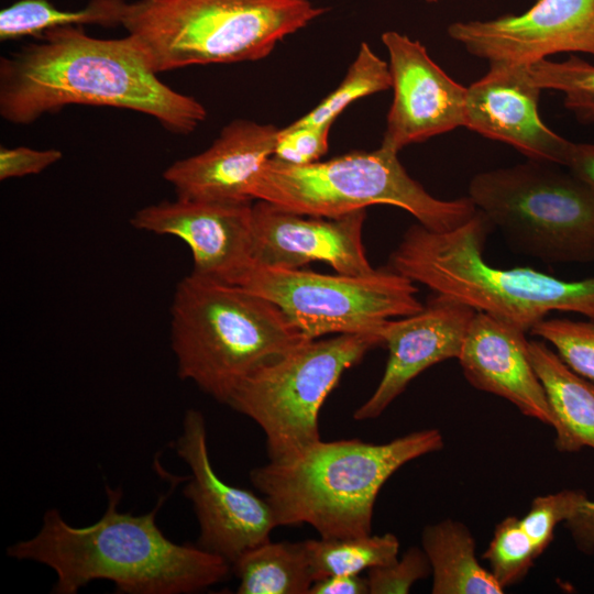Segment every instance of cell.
I'll list each match as a JSON object with an SVG mask.
<instances>
[{"instance_id":"obj_1","label":"cell","mask_w":594,"mask_h":594,"mask_svg":"<svg viewBox=\"0 0 594 594\" xmlns=\"http://www.w3.org/2000/svg\"><path fill=\"white\" fill-rule=\"evenodd\" d=\"M40 40L0 58V114L8 122L30 124L69 105L101 106L138 111L188 134L207 117L197 99L158 79L129 34L97 38L65 26Z\"/></svg>"},{"instance_id":"obj_2","label":"cell","mask_w":594,"mask_h":594,"mask_svg":"<svg viewBox=\"0 0 594 594\" xmlns=\"http://www.w3.org/2000/svg\"><path fill=\"white\" fill-rule=\"evenodd\" d=\"M103 516L86 527L66 522L56 509L45 513L40 531L7 549L8 556L50 566L56 594H75L95 580H108L120 593L184 594L226 580L231 564L193 544H178L156 525L161 498L150 513L120 512V488L106 486Z\"/></svg>"},{"instance_id":"obj_3","label":"cell","mask_w":594,"mask_h":594,"mask_svg":"<svg viewBox=\"0 0 594 594\" xmlns=\"http://www.w3.org/2000/svg\"><path fill=\"white\" fill-rule=\"evenodd\" d=\"M439 430L414 431L386 443L322 441L250 472L278 526L307 524L321 538L371 535L374 505L385 482L404 464L440 450Z\"/></svg>"},{"instance_id":"obj_4","label":"cell","mask_w":594,"mask_h":594,"mask_svg":"<svg viewBox=\"0 0 594 594\" xmlns=\"http://www.w3.org/2000/svg\"><path fill=\"white\" fill-rule=\"evenodd\" d=\"M493 229L480 210L444 232L414 224L391 253L387 267L525 332L551 311L594 319V276L564 280L530 267L491 266L484 246Z\"/></svg>"},{"instance_id":"obj_5","label":"cell","mask_w":594,"mask_h":594,"mask_svg":"<svg viewBox=\"0 0 594 594\" xmlns=\"http://www.w3.org/2000/svg\"><path fill=\"white\" fill-rule=\"evenodd\" d=\"M272 301L191 273L170 305V343L182 380L227 404L260 366L308 341Z\"/></svg>"},{"instance_id":"obj_6","label":"cell","mask_w":594,"mask_h":594,"mask_svg":"<svg viewBox=\"0 0 594 594\" xmlns=\"http://www.w3.org/2000/svg\"><path fill=\"white\" fill-rule=\"evenodd\" d=\"M323 12L308 0H138L122 26L158 74L264 58Z\"/></svg>"},{"instance_id":"obj_7","label":"cell","mask_w":594,"mask_h":594,"mask_svg":"<svg viewBox=\"0 0 594 594\" xmlns=\"http://www.w3.org/2000/svg\"><path fill=\"white\" fill-rule=\"evenodd\" d=\"M397 154L381 146L306 165L271 157L257 174L251 197L296 213L327 218L371 205H392L436 232L458 228L476 213L469 196L452 200L431 196L408 175Z\"/></svg>"},{"instance_id":"obj_8","label":"cell","mask_w":594,"mask_h":594,"mask_svg":"<svg viewBox=\"0 0 594 594\" xmlns=\"http://www.w3.org/2000/svg\"><path fill=\"white\" fill-rule=\"evenodd\" d=\"M469 197L519 253L594 262V191L569 169L528 158L474 175Z\"/></svg>"},{"instance_id":"obj_9","label":"cell","mask_w":594,"mask_h":594,"mask_svg":"<svg viewBox=\"0 0 594 594\" xmlns=\"http://www.w3.org/2000/svg\"><path fill=\"white\" fill-rule=\"evenodd\" d=\"M377 333H344L304 342L248 375L227 405L264 431L271 461L320 440V409L342 374L373 348Z\"/></svg>"},{"instance_id":"obj_10","label":"cell","mask_w":594,"mask_h":594,"mask_svg":"<svg viewBox=\"0 0 594 594\" xmlns=\"http://www.w3.org/2000/svg\"><path fill=\"white\" fill-rule=\"evenodd\" d=\"M237 286L275 304L309 340L376 333L424 307L415 283L387 266L355 276L252 265Z\"/></svg>"},{"instance_id":"obj_11","label":"cell","mask_w":594,"mask_h":594,"mask_svg":"<svg viewBox=\"0 0 594 594\" xmlns=\"http://www.w3.org/2000/svg\"><path fill=\"white\" fill-rule=\"evenodd\" d=\"M176 451L191 471L184 495L193 503L198 524L197 546L232 564L245 551L270 539L278 527L265 498L223 482L208 450L206 422L196 409L186 411Z\"/></svg>"},{"instance_id":"obj_12","label":"cell","mask_w":594,"mask_h":594,"mask_svg":"<svg viewBox=\"0 0 594 594\" xmlns=\"http://www.w3.org/2000/svg\"><path fill=\"white\" fill-rule=\"evenodd\" d=\"M448 34L488 63L530 65L563 52L594 55V0H538L520 14L453 22Z\"/></svg>"},{"instance_id":"obj_13","label":"cell","mask_w":594,"mask_h":594,"mask_svg":"<svg viewBox=\"0 0 594 594\" xmlns=\"http://www.w3.org/2000/svg\"><path fill=\"white\" fill-rule=\"evenodd\" d=\"M253 205L176 198L139 209L131 226L183 240L193 254L191 273L238 285L253 265Z\"/></svg>"},{"instance_id":"obj_14","label":"cell","mask_w":594,"mask_h":594,"mask_svg":"<svg viewBox=\"0 0 594 594\" xmlns=\"http://www.w3.org/2000/svg\"><path fill=\"white\" fill-rule=\"evenodd\" d=\"M394 90L383 147H403L465 125L466 87L454 81L418 41L396 31L382 34Z\"/></svg>"},{"instance_id":"obj_15","label":"cell","mask_w":594,"mask_h":594,"mask_svg":"<svg viewBox=\"0 0 594 594\" xmlns=\"http://www.w3.org/2000/svg\"><path fill=\"white\" fill-rule=\"evenodd\" d=\"M252 209L253 265L300 268L323 262L344 275L375 271L362 242L365 209L333 218L296 213L264 200Z\"/></svg>"},{"instance_id":"obj_16","label":"cell","mask_w":594,"mask_h":594,"mask_svg":"<svg viewBox=\"0 0 594 594\" xmlns=\"http://www.w3.org/2000/svg\"><path fill=\"white\" fill-rule=\"evenodd\" d=\"M476 310L451 297L435 294L414 315L385 321L376 331L388 350L384 374L370 398L353 414L374 419L428 367L459 359Z\"/></svg>"},{"instance_id":"obj_17","label":"cell","mask_w":594,"mask_h":594,"mask_svg":"<svg viewBox=\"0 0 594 594\" xmlns=\"http://www.w3.org/2000/svg\"><path fill=\"white\" fill-rule=\"evenodd\" d=\"M541 90L529 65L490 63L488 72L466 87L464 127L515 147L529 160L565 166L573 142L541 120Z\"/></svg>"},{"instance_id":"obj_18","label":"cell","mask_w":594,"mask_h":594,"mask_svg":"<svg viewBox=\"0 0 594 594\" xmlns=\"http://www.w3.org/2000/svg\"><path fill=\"white\" fill-rule=\"evenodd\" d=\"M279 129L238 119L204 152L176 161L163 173L178 198L251 202V187L274 154Z\"/></svg>"},{"instance_id":"obj_19","label":"cell","mask_w":594,"mask_h":594,"mask_svg":"<svg viewBox=\"0 0 594 594\" xmlns=\"http://www.w3.org/2000/svg\"><path fill=\"white\" fill-rule=\"evenodd\" d=\"M526 333L476 311L458 360L473 387L503 397L525 416L556 428L557 419L529 359Z\"/></svg>"},{"instance_id":"obj_20","label":"cell","mask_w":594,"mask_h":594,"mask_svg":"<svg viewBox=\"0 0 594 594\" xmlns=\"http://www.w3.org/2000/svg\"><path fill=\"white\" fill-rule=\"evenodd\" d=\"M528 354L557 419L558 450H594V383L571 370L543 341H528Z\"/></svg>"},{"instance_id":"obj_21","label":"cell","mask_w":594,"mask_h":594,"mask_svg":"<svg viewBox=\"0 0 594 594\" xmlns=\"http://www.w3.org/2000/svg\"><path fill=\"white\" fill-rule=\"evenodd\" d=\"M422 550L431 566L433 594H499L504 588L475 556V541L461 522L444 519L425 527Z\"/></svg>"},{"instance_id":"obj_22","label":"cell","mask_w":594,"mask_h":594,"mask_svg":"<svg viewBox=\"0 0 594 594\" xmlns=\"http://www.w3.org/2000/svg\"><path fill=\"white\" fill-rule=\"evenodd\" d=\"M239 594H308L315 575L304 541L256 546L232 564Z\"/></svg>"},{"instance_id":"obj_23","label":"cell","mask_w":594,"mask_h":594,"mask_svg":"<svg viewBox=\"0 0 594 594\" xmlns=\"http://www.w3.org/2000/svg\"><path fill=\"white\" fill-rule=\"evenodd\" d=\"M127 6L125 0H88L78 10H61L48 0H18L0 11V41L41 38L45 32L65 26L122 25Z\"/></svg>"},{"instance_id":"obj_24","label":"cell","mask_w":594,"mask_h":594,"mask_svg":"<svg viewBox=\"0 0 594 594\" xmlns=\"http://www.w3.org/2000/svg\"><path fill=\"white\" fill-rule=\"evenodd\" d=\"M315 582L331 575L360 574L398 559L399 541L393 534L304 540Z\"/></svg>"},{"instance_id":"obj_25","label":"cell","mask_w":594,"mask_h":594,"mask_svg":"<svg viewBox=\"0 0 594 594\" xmlns=\"http://www.w3.org/2000/svg\"><path fill=\"white\" fill-rule=\"evenodd\" d=\"M392 87L389 65L363 42L344 79L296 124L332 125L337 117L353 101Z\"/></svg>"},{"instance_id":"obj_26","label":"cell","mask_w":594,"mask_h":594,"mask_svg":"<svg viewBox=\"0 0 594 594\" xmlns=\"http://www.w3.org/2000/svg\"><path fill=\"white\" fill-rule=\"evenodd\" d=\"M529 74L541 89L564 94V106L583 122L594 121V65L572 55L563 62L547 58L529 65Z\"/></svg>"},{"instance_id":"obj_27","label":"cell","mask_w":594,"mask_h":594,"mask_svg":"<svg viewBox=\"0 0 594 594\" xmlns=\"http://www.w3.org/2000/svg\"><path fill=\"white\" fill-rule=\"evenodd\" d=\"M539 556L520 519L513 516L496 526L493 539L483 554L493 576L503 588L520 581Z\"/></svg>"},{"instance_id":"obj_28","label":"cell","mask_w":594,"mask_h":594,"mask_svg":"<svg viewBox=\"0 0 594 594\" xmlns=\"http://www.w3.org/2000/svg\"><path fill=\"white\" fill-rule=\"evenodd\" d=\"M530 333L551 343L571 370L594 383V319L544 318Z\"/></svg>"},{"instance_id":"obj_29","label":"cell","mask_w":594,"mask_h":594,"mask_svg":"<svg viewBox=\"0 0 594 594\" xmlns=\"http://www.w3.org/2000/svg\"><path fill=\"white\" fill-rule=\"evenodd\" d=\"M585 498L584 492L568 490L534 499L520 524L540 554L553 540L558 524L568 521Z\"/></svg>"},{"instance_id":"obj_30","label":"cell","mask_w":594,"mask_h":594,"mask_svg":"<svg viewBox=\"0 0 594 594\" xmlns=\"http://www.w3.org/2000/svg\"><path fill=\"white\" fill-rule=\"evenodd\" d=\"M370 594H406L411 586L431 573L424 550L411 547L396 561L367 571Z\"/></svg>"},{"instance_id":"obj_31","label":"cell","mask_w":594,"mask_h":594,"mask_svg":"<svg viewBox=\"0 0 594 594\" xmlns=\"http://www.w3.org/2000/svg\"><path fill=\"white\" fill-rule=\"evenodd\" d=\"M331 125H300L293 122L279 129L272 157L292 165L318 162L328 151Z\"/></svg>"},{"instance_id":"obj_32","label":"cell","mask_w":594,"mask_h":594,"mask_svg":"<svg viewBox=\"0 0 594 594\" xmlns=\"http://www.w3.org/2000/svg\"><path fill=\"white\" fill-rule=\"evenodd\" d=\"M63 153L55 148L34 150L26 146L0 147V180L36 175L57 163Z\"/></svg>"},{"instance_id":"obj_33","label":"cell","mask_w":594,"mask_h":594,"mask_svg":"<svg viewBox=\"0 0 594 594\" xmlns=\"http://www.w3.org/2000/svg\"><path fill=\"white\" fill-rule=\"evenodd\" d=\"M565 524L578 547L586 553H594V501L586 497Z\"/></svg>"},{"instance_id":"obj_34","label":"cell","mask_w":594,"mask_h":594,"mask_svg":"<svg viewBox=\"0 0 594 594\" xmlns=\"http://www.w3.org/2000/svg\"><path fill=\"white\" fill-rule=\"evenodd\" d=\"M367 579L360 574L331 575L311 585L308 594H369Z\"/></svg>"},{"instance_id":"obj_35","label":"cell","mask_w":594,"mask_h":594,"mask_svg":"<svg viewBox=\"0 0 594 594\" xmlns=\"http://www.w3.org/2000/svg\"><path fill=\"white\" fill-rule=\"evenodd\" d=\"M565 167L594 191V144L572 143Z\"/></svg>"},{"instance_id":"obj_36","label":"cell","mask_w":594,"mask_h":594,"mask_svg":"<svg viewBox=\"0 0 594 594\" xmlns=\"http://www.w3.org/2000/svg\"><path fill=\"white\" fill-rule=\"evenodd\" d=\"M426 1L429 3H435V2H438L439 0H426Z\"/></svg>"}]
</instances>
